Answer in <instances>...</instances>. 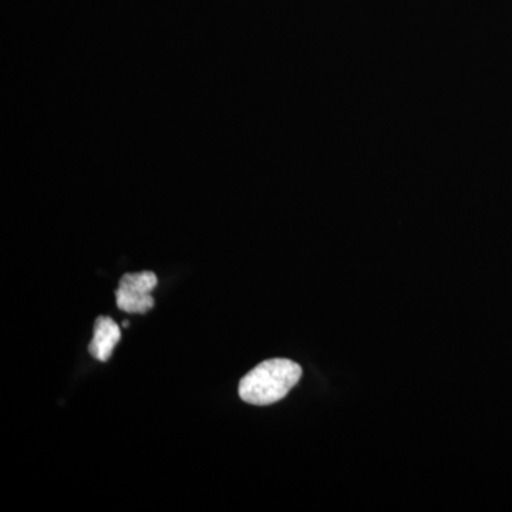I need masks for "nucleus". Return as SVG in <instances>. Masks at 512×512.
Instances as JSON below:
<instances>
[{"mask_svg": "<svg viewBox=\"0 0 512 512\" xmlns=\"http://www.w3.org/2000/svg\"><path fill=\"white\" fill-rule=\"evenodd\" d=\"M123 326H124V328H128V320H124Z\"/></svg>", "mask_w": 512, "mask_h": 512, "instance_id": "nucleus-4", "label": "nucleus"}, {"mask_svg": "<svg viewBox=\"0 0 512 512\" xmlns=\"http://www.w3.org/2000/svg\"><path fill=\"white\" fill-rule=\"evenodd\" d=\"M157 284V275L151 271L124 275L116 291L117 306L128 313H147L154 308L151 292Z\"/></svg>", "mask_w": 512, "mask_h": 512, "instance_id": "nucleus-2", "label": "nucleus"}, {"mask_svg": "<svg viewBox=\"0 0 512 512\" xmlns=\"http://www.w3.org/2000/svg\"><path fill=\"white\" fill-rule=\"evenodd\" d=\"M302 377V367L289 359H269L239 382V397L254 406H269L284 399Z\"/></svg>", "mask_w": 512, "mask_h": 512, "instance_id": "nucleus-1", "label": "nucleus"}, {"mask_svg": "<svg viewBox=\"0 0 512 512\" xmlns=\"http://www.w3.org/2000/svg\"><path fill=\"white\" fill-rule=\"evenodd\" d=\"M120 340V326L109 316H99L96 323H94V333L89 345V353L94 359L107 362Z\"/></svg>", "mask_w": 512, "mask_h": 512, "instance_id": "nucleus-3", "label": "nucleus"}]
</instances>
